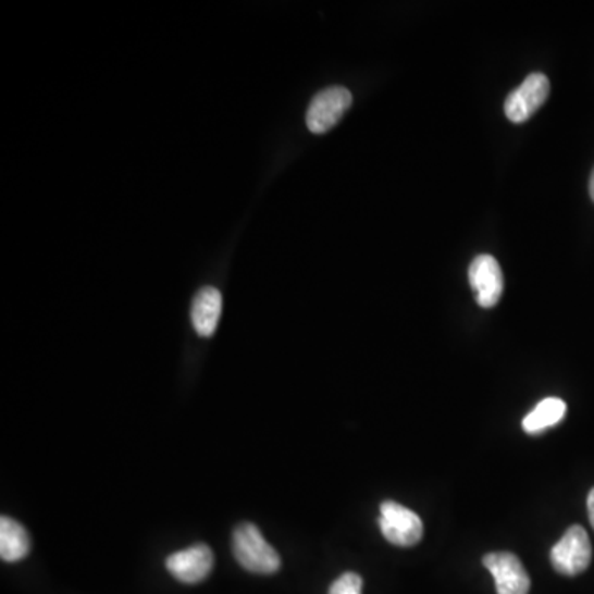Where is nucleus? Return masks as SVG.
Listing matches in <instances>:
<instances>
[{
    "label": "nucleus",
    "instance_id": "obj_1",
    "mask_svg": "<svg viewBox=\"0 0 594 594\" xmlns=\"http://www.w3.org/2000/svg\"><path fill=\"white\" fill-rule=\"evenodd\" d=\"M233 555L245 570L258 574L276 573L281 567L277 552L253 523H239L233 532Z\"/></svg>",
    "mask_w": 594,
    "mask_h": 594
},
{
    "label": "nucleus",
    "instance_id": "obj_2",
    "mask_svg": "<svg viewBox=\"0 0 594 594\" xmlns=\"http://www.w3.org/2000/svg\"><path fill=\"white\" fill-rule=\"evenodd\" d=\"M379 523L383 536L396 547H413L423 539L420 516L393 500H386L380 507Z\"/></svg>",
    "mask_w": 594,
    "mask_h": 594
},
{
    "label": "nucleus",
    "instance_id": "obj_3",
    "mask_svg": "<svg viewBox=\"0 0 594 594\" xmlns=\"http://www.w3.org/2000/svg\"><path fill=\"white\" fill-rule=\"evenodd\" d=\"M593 558L590 536L580 525L570 527L552 548L550 560L558 573L577 577L590 567Z\"/></svg>",
    "mask_w": 594,
    "mask_h": 594
},
{
    "label": "nucleus",
    "instance_id": "obj_4",
    "mask_svg": "<svg viewBox=\"0 0 594 594\" xmlns=\"http://www.w3.org/2000/svg\"><path fill=\"white\" fill-rule=\"evenodd\" d=\"M352 107V95L344 86H331L314 96L306 114V124L314 134L331 131Z\"/></svg>",
    "mask_w": 594,
    "mask_h": 594
},
{
    "label": "nucleus",
    "instance_id": "obj_5",
    "mask_svg": "<svg viewBox=\"0 0 594 594\" xmlns=\"http://www.w3.org/2000/svg\"><path fill=\"white\" fill-rule=\"evenodd\" d=\"M550 95V82L542 73H532L516 91L507 96L504 111L507 120L516 124L525 123L542 104L547 101Z\"/></svg>",
    "mask_w": 594,
    "mask_h": 594
},
{
    "label": "nucleus",
    "instance_id": "obj_6",
    "mask_svg": "<svg viewBox=\"0 0 594 594\" xmlns=\"http://www.w3.org/2000/svg\"><path fill=\"white\" fill-rule=\"evenodd\" d=\"M469 283L481 308L499 305L504 293V274L500 264L491 255H481L469 267Z\"/></svg>",
    "mask_w": 594,
    "mask_h": 594
},
{
    "label": "nucleus",
    "instance_id": "obj_7",
    "mask_svg": "<svg viewBox=\"0 0 594 594\" xmlns=\"http://www.w3.org/2000/svg\"><path fill=\"white\" fill-rule=\"evenodd\" d=\"M482 561L494 577L497 594H529L530 577L516 555L509 552H495L485 555Z\"/></svg>",
    "mask_w": 594,
    "mask_h": 594
},
{
    "label": "nucleus",
    "instance_id": "obj_8",
    "mask_svg": "<svg viewBox=\"0 0 594 594\" xmlns=\"http://www.w3.org/2000/svg\"><path fill=\"white\" fill-rule=\"evenodd\" d=\"M165 567L171 571L172 577L177 578L182 583H198L206 580L212 571V548L198 543L194 547L172 554L165 561Z\"/></svg>",
    "mask_w": 594,
    "mask_h": 594
},
{
    "label": "nucleus",
    "instance_id": "obj_9",
    "mask_svg": "<svg viewBox=\"0 0 594 594\" xmlns=\"http://www.w3.org/2000/svg\"><path fill=\"white\" fill-rule=\"evenodd\" d=\"M191 324L202 337H212L222 315V294L216 287L207 286L198 290L191 302Z\"/></svg>",
    "mask_w": 594,
    "mask_h": 594
},
{
    "label": "nucleus",
    "instance_id": "obj_10",
    "mask_svg": "<svg viewBox=\"0 0 594 594\" xmlns=\"http://www.w3.org/2000/svg\"><path fill=\"white\" fill-rule=\"evenodd\" d=\"M30 535L22 523L11 517L0 519V557L8 564L21 561L30 552Z\"/></svg>",
    "mask_w": 594,
    "mask_h": 594
},
{
    "label": "nucleus",
    "instance_id": "obj_11",
    "mask_svg": "<svg viewBox=\"0 0 594 594\" xmlns=\"http://www.w3.org/2000/svg\"><path fill=\"white\" fill-rule=\"evenodd\" d=\"M565 414H567V404L564 400L545 398L523 418L522 426L529 434H540L560 423Z\"/></svg>",
    "mask_w": 594,
    "mask_h": 594
},
{
    "label": "nucleus",
    "instance_id": "obj_12",
    "mask_svg": "<svg viewBox=\"0 0 594 594\" xmlns=\"http://www.w3.org/2000/svg\"><path fill=\"white\" fill-rule=\"evenodd\" d=\"M363 581L357 573H344L332 583L329 594H362Z\"/></svg>",
    "mask_w": 594,
    "mask_h": 594
},
{
    "label": "nucleus",
    "instance_id": "obj_13",
    "mask_svg": "<svg viewBox=\"0 0 594 594\" xmlns=\"http://www.w3.org/2000/svg\"><path fill=\"white\" fill-rule=\"evenodd\" d=\"M587 517H590L591 525L594 529V487L591 488L590 495H587Z\"/></svg>",
    "mask_w": 594,
    "mask_h": 594
},
{
    "label": "nucleus",
    "instance_id": "obj_14",
    "mask_svg": "<svg viewBox=\"0 0 594 594\" xmlns=\"http://www.w3.org/2000/svg\"><path fill=\"white\" fill-rule=\"evenodd\" d=\"M590 195H591V198H593V202H594V171H593V174H591V178H590Z\"/></svg>",
    "mask_w": 594,
    "mask_h": 594
}]
</instances>
